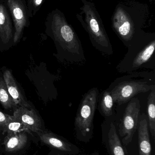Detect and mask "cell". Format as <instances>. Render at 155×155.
I'll return each instance as SVG.
<instances>
[{
  "label": "cell",
  "mask_w": 155,
  "mask_h": 155,
  "mask_svg": "<svg viewBox=\"0 0 155 155\" xmlns=\"http://www.w3.org/2000/svg\"><path fill=\"white\" fill-rule=\"evenodd\" d=\"M139 155H151V143L147 116L145 114H140L138 125Z\"/></svg>",
  "instance_id": "8fae6325"
},
{
  "label": "cell",
  "mask_w": 155,
  "mask_h": 155,
  "mask_svg": "<svg viewBox=\"0 0 155 155\" xmlns=\"http://www.w3.org/2000/svg\"><path fill=\"white\" fill-rule=\"evenodd\" d=\"M128 51L116 66L121 73H130L142 69H155V33L147 32L134 39Z\"/></svg>",
  "instance_id": "3957f363"
},
{
  "label": "cell",
  "mask_w": 155,
  "mask_h": 155,
  "mask_svg": "<svg viewBox=\"0 0 155 155\" xmlns=\"http://www.w3.org/2000/svg\"><path fill=\"white\" fill-rule=\"evenodd\" d=\"M108 138L109 147L112 155H126L113 123L110 124Z\"/></svg>",
  "instance_id": "2e32d148"
},
{
  "label": "cell",
  "mask_w": 155,
  "mask_h": 155,
  "mask_svg": "<svg viewBox=\"0 0 155 155\" xmlns=\"http://www.w3.org/2000/svg\"><path fill=\"white\" fill-rule=\"evenodd\" d=\"M3 78L8 93L12 98L15 105H18L23 107L31 108V106L25 99L10 71L7 70L3 74Z\"/></svg>",
  "instance_id": "7c38bea8"
},
{
  "label": "cell",
  "mask_w": 155,
  "mask_h": 155,
  "mask_svg": "<svg viewBox=\"0 0 155 155\" xmlns=\"http://www.w3.org/2000/svg\"><path fill=\"white\" fill-rule=\"evenodd\" d=\"M99 96L97 87L91 88L83 96L78 106L75 119V125L76 129L84 136L90 132L93 127Z\"/></svg>",
  "instance_id": "8992f818"
},
{
  "label": "cell",
  "mask_w": 155,
  "mask_h": 155,
  "mask_svg": "<svg viewBox=\"0 0 155 155\" xmlns=\"http://www.w3.org/2000/svg\"></svg>",
  "instance_id": "cb8c5ba5"
},
{
  "label": "cell",
  "mask_w": 155,
  "mask_h": 155,
  "mask_svg": "<svg viewBox=\"0 0 155 155\" xmlns=\"http://www.w3.org/2000/svg\"><path fill=\"white\" fill-rule=\"evenodd\" d=\"M45 0H26L29 17L32 18L40 10Z\"/></svg>",
  "instance_id": "ffe728a7"
},
{
  "label": "cell",
  "mask_w": 155,
  "mask_h": 155,
  "mask_svg": "<svg viewBox=\"0 0 155 155\" xmlns=\"http://www.w3.org/2000/svg\"><path fill=\"white\" fill-rule=\"evenodd\" d=\"M113 99L110 92L106 89L99 96L98 108L100 113L105 117H109L113 114Z\"/></svg>",
  "instance_id": "9a60e30c"
},
{
  "label": "cell",
  "mask_w": 155,
  "mask_h": 155,
  "mask_svg": "<svg viewBox=\"0 0 155 155\" xmlns=\"http://www.w3.org/2000/svg\"><path fill=\"white\" fill-rule=\"evenodd\" d=\"M27 142V136L24 132L7 135L4 141L5 151L9 153L16 152L22 149Z\"/></svg>",
  "instance_id": "4fadbf2b"
},
{
  "label": "cell",
  "mask_w": 155,
  "mask_h": 155,
  "mask_svg": "<svg viewBox=\"0 0 155 155\" xmlns=\"http://www.w3.org/2000/svg\"><path fill=\"white\" fill-rule=\"evenodd\" d=\"M11 116L6 114L0 111V135H1V131H2L3 128L5 125L8 119L10 118ZM1 140V137H0Z\"/></svg>",
  "instance_id": "44dd1931"
},
{
  "label": "cell",
  "mask_w": 155,
  "mask_h": 155,
  "mask_svg": "<svg viewBox=\"0 0 155 155\" xmlns=\"http://www.w3.org/2000/svg\"><path fill=\"white\" fill-rule=\"evenodd\" d=\"M82 6L76 17L89 35L92 45L105 55L113 54V46L94 3L81 0Z\"/></svg>",
  "instance_id": "5b68a950"
},
{
  "label": "cell",
  "mask_w": 155,
  "mask_h": 155,
  "mask_svg": "<svg viewBox=\"0 0 155 155\" xmlns=\"http://www.w3.org/2000/svg\"><path fill=\"white\" fill-rule=\"evenodd\" d=\"M46 32L57 46L58 55L63 61L82 64L86 61L82 43L64 14L56 8L49 12L45 22Z\"/></svg>",
  "instance_id": "6da1fadb"
},
{
  "label": "cell",
  "mask_w": 155,
  "mask_h": 155,
  "mask_svg": "<svg viewBox=\"0 0 155 155\" xmlns=\"http://www.w3.org/2000/svg\"><path fill=\"white\" fill-rule=\"evenodd\" d=\"M24 130H26L23 125L13 116H11L10 118L5 123L3 128V133H7V135H11L18 132H22Z\"/></svg>",
  "instance_id": "ac0fdd59"
},
{
  "label": "cell",
  "mask_w": 155,
  "mask_h": 155,
  "mask_svg": "<svg viewBox=\"0 0 155 155\" xmlns=\"http://www.w3.org/2000/svg\"><path fill=\"white\" fill-rule=\"evenodd\" d=\"M127 103L120 124V134L125 145H127L132 141L138 127L141 114V103L138 98L133 97Z\"/></svg>",
  "instance_id": "52a82bcc"
},
{
  "label": "cell",
  "mask_w": 155,
  "mask_h": 155,
  "mask_svg": "<svg viewBox=\"0 0 155 155\" xmlns=\"http://www.w3.org/2000/svg\"><path fill=\"white\" fill-rule=\"evenodd\" d=\"M0 103L5 109H9L15 105L9 94L4 80L0 78Z\"/></svg>",
  "instance_id": "d6986e66"
},
{
  "label": "cell",
  "mask_w": 155,
  "mask_h": 155,
  "mask_svg": "<svg viewBox=\"0 0 155 155\" xmlns=\"http://www.w3.org/2000/svg\"><path fill=\"white\" fill-rule=\"evenodd\" d=\"M149 6L135 0L119 2L112 17V27L126 47L139 35L150 22Z\"/></svg>",
  "instance_id": "7a4b0ae2"
},
{
  "label": "cell",
  "mask_w": 155,
  "mask_h": 155,
  "mask_svg": "<svg viewBox=\"0 0 155 155\" xmlns=\"http://www.w3.org/2000/svg\"><path fill=\"white\" fill-rule=\"evenodd\" d=\"M13 116L23 125L26 130L37 134L42 131L41 119L33 109L20 107L15 109Z\"/></svg>",
  "instance_id": "9c48e42d"
},
{
  "label": "cell",
  "mask_w": 155,
  "mask_h": 155,
  "mask_svg": "<svg viewBox=\"0 0 155 155\" xmlns=\"http://www.w3.org/2000/svg\"><path fill=\"white\" fill-rule=\"evenodd\" d=\"M13 27L9 11L3 0H0V39L3 43H8L13 38Z\"/></svg>",
  "instance_id": "30bf717a"
},
{
  "label": "cell",
  "mask_w": 155,
  "mask_h": 155,
  "mask_svg": "<svg viewBox=\"0 0 155 155\" xmlns=\"http://www.w3.org/2000/svg\"><path fill=\"white\" fill-rule=\"evenodd\" d=\"M154 87L155 70L127 73L116 78L106 89L112 95L114 102L121 105L136 95L149 92Z\"/></svg>",
  "instance_id": "277c9868"
},
{
  "label": "cell",
  "mask_w": 155,
  "mask_h": 155,
  "mask_svg": "<svg viewBox=\"0 0 155 155\" xmlns=\"http://www.w3.org/2000/svg\"><path fill=\"white\" fill-rule=\"evenodd\" d=\"M147 112L148 127L153 138L155 137V87L150 91L147 98Z\"/></svg>",
  "instance_id": "e0dca14e"
},
{
  "label": "cell",
  "mask_w": 155,
  "mask_h": 155,
  "mask_svg": "<svg viewBox=\"0 0 155 155\" xmlns=\"http://www.w3.org/2000/svg\"><path fill=\"white\" fill-rule=\"evenodd\" d=\"M124 1H129V0H123Z\"/></svg>",
  "instance_id": "603a6c76"
},
{
  "label": "cell",
  "mask_w": 155,
  "mask_h": 155,
  "mask_svg": "<svg viewBox=\"0 0 155 155\" xmlns=\"http://www.w3.org/2000/svg\"><path fill=\"white\" fill-rule=\"evenodd\" d=\"M37 134L41 141L45 144L63 152L72 151V147L69 143L62 140L53 133L42 131Z\"/></svg>",
  "instance_id": "5bb4252c"
},
{
  "label": "cell",
  "mask_w": 155,
  "mask_h": 155,
  "mask_svg": "<svg viewBox=\"0 0 155 155\" xmlns=\"http://www.w3.org/2000/svg\"><path fill=\"white\" fill-rule=\"evenodd\" d=\"M149 1V2L151 4H153V2L154 0H148Z\"/></svg>",
  "instance_id": "7402d4cb"
},
{
  "label": "cell",
  "mask_w": 155,
  "mask_h": 155,
  "mask_svg": "<svg viewBox=\"0 0 155 155\" xmlns=\"http://www.w3.org/2000/svg\"><path fill=\"white\" fill-rule=\"evenodd\" d=\"M12 20L14 28L13 41L17 43L21 39L24 30L30 25L26 0H3Z\"/></svg>",
  "instance_id": "ba28073f"
}]
</instances>
